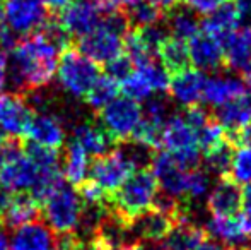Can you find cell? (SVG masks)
<instances>
[{
	"label": "cell",
	"mask_w": 251,
	"mask_h": 250,
	"mask_svg": "<svg viewBox=\"0 0 251 250\" xmlns=\"http://www.w3.org/2000/svg\"><path fill=\"white\" fill-rule=\"evenodd\" d=\"M224 2H227V0H185L186 7H190L197 14H203V16L210 14Z\"/></svg>",
	"instance_id": "cell-40"
},
{
	"label": "cell",
	"mask_w": 251,
	"mask_h": 250,
	"mask_svg": "<svg viewBox=\"0 0 251 250\" xmlns=\"http://www.w3.org/2000/svg\"><path fill=\"white\" fill-rule=\"evenodd\" d=\"M0 24H3V3L0 2Z\"/></svg>",
	"instance_id": "cell-53"
},
{
	"label": "cell",
	"mask_w": 251,
	"mask_h": 250,
	"mask_svg": "<svg viewBox=\"0 0 251 250\" xmlns=\"http://www.w3.org/2000/svg\"><path fill=\"white\" fill-rule=\"evenodd\" d=\"M205 238V230L190 218H179L175 221L166 238L161 242L164 250H193Z\"/></svg>",
	"instance_id": "cell-25"
},
{
	"label": "cell",
	"mask_w": 251,
	"mask_h": 250,
	"mask_svg": "<svg viewBox=\"0 0 251 250\" xmlns=\"http://www.w3.org/2000/svg\"><path fill=\"white\" fill-rule=\"evenodd\" d=\"M142 115V108L137 101L126 96H116L100 110V125L113 140L123 142L132 139Z\"/></svg>",
	"instance_id": "cell-6"
},
{
	"label": "cell",
	"mask_w": 251,
	"mask_h": 250,
	"mask_svg": "<svg viewBox=\"0 0 251 250\" xmlns=\"http://www.w3.org/2000/svg\"><path fill=\"white\" fill-rule=\"evenodd\" d=\"M226 54V63L234 72L251 77V28H241L234 31L222 43Z\"/></svg>",
	"instance_id": "cell-20"
},
{
	"label": "cell",
	"mask_w": 251,
	"mask_h": 250,
	"mask_svg": "<svg viewBox=\"0 0 251 250\" xmlns=\"http://www.w3.org/2000/svg\"><path fill=\"white\" fill-rule=\"evenodd\" d=\"M161 146L166 147L169 153H178L190 147H199L193 129L183 115H171L162 127Z\"/></svg>",
	"instance_id": "cell-24"
},
{
	"label": "cell",
	"mask_w": 251,
	"mask_h": 250,
	"mask_svg": "<svg viewBox=\"0 0 251 250\" xmlns=\"http://www.w3.org/2000/svg\"><path fill=\"white\" fill-rule=\"evenodd\" d=\"M234 149L236 147L224 137V140L215 144L210 149L203 151V163H205V167H207V170H210L212 173L219 175V177L229 175Z\"/></svg>",
	"instance_id": "cell-30"
},
{
	"label": "cell",
	"mask_w": 251,
	"mask_h": 250,
	"mask_svg": "<svg viewBox=\"0 0 251 250\" xmlns=\"http://www.w3.org/2000/svg\"><path fill=\"white\" fill-rule=\"evenodd\" d=\"M246 91H248V94H250V100H251V77H250V83H248V86H246Z\"/></svg>",
	"instance_id": "cell-54"
},
{
	"label": "cell",
	"mask_w": 251,
	"mask_h": 250,
	"mask_svg": "<svg viewBox=\"0 0 251 250\" xmlns=\"http://www.w3.org/2000/svg\"><path fill=\"white\" fill-rule=\"evenodd\" d=\"M207 83L205 74L199 69H185L173 74L169 81V93L176 103L190 108L195 107L203 98V87Z\"/></svg>",
	"instance_id": "cell-16"
},
{
	"label": "cell",
	"mask_w": 251,
	"mask_h": 250,
	"mask_svg": "<svg viewBox=\"0 0 251 250\" xmlns=\"http://www.w3.org/2000/svg\"><path fill=\"white\" fill-rule=\"evenodd\" d=\"M26 137L29 144L47 149L58 151L65 144L67 132L62 118L50 111H38L33 113L29 127L26 130Z\"/></svg>",
	"instance_id": "cell-12"
},
{
	"label": "cell",
	"mask_w": 251,
	"mask_h": 250,
	"mask_svg": "<svg viewBox=\"0 0 251 250\" xmlns=\"http://www.w3.org/2000/svg\"><path fill=\"white\" fill-rule=\"evenodd\" d=\"M116 149L123 154L128 165L132 167L133 171L137 170H149L152 161L155 156V149H152L151 146L139 140H123L122 146H118Z\"/></svg>",
	"instance_id": "cell-31"
},
{
	"label": "cell",
	"mask_w": 251,
	"mask_h": 250,
	"mask_svg": "<svg viewBox=\"0 0 251 250\" xmlns=\"http://www.w3.org/2000/svg\"><path fill=\"white\" fill-rule=\"evenodd\" d=\"M226 250H245V249H234V247H229V249H226Z\"/></svg>",
	"instance_id": "cell-56"
},
{
	"label": "cell",
	"mask_w": 251,
	"mask_h": 250,
	"mask_svg": "<svg viewBox=\"0 0 251 250\" xmlns=\"http://www.w3.org/2000/svg\"><path fill=\"white\" fill-rule=\"evenodd\" d=\"M151 171L155 177L159 185V190L168 195H173L176 199H185L186 190V175L188 171L176 161L173 153L162 151L154 156V161L151 165Z\"/></svg>",
	"instance_id": "cell-11"
},
{
	"label": "cell",
	"mask_w": 251,
	"mask_h": 250,
	"mask_svg": "<svg viewBox=\"0 0 251 250\" xmlns=\"http://www.w3.org/2000/svg\"><path fill=\"white\" fill-rule=\"evenodd\" d=\"M147 2L154 3V5L159 7L162 12H166V10H169L171 7L176 5V3H178V0H147Z\"/></svg>",
	"instance_id": "cell-46"
},
{
	"label": "cell",
	"mask_w": 251,
	"mask_h": 250,
	"mask_svg": "<svg viewBox=\"0 0 251 250\" xmlns=\"http://www.w3.org/2000/svg\"><path fill=\"white\" fill-rule=\"evenodd\" d=\"M91 161L89 154L79 147L75 142H70L67 147L65 158L62 161V175L70 185H82L89 177Z\"/></svg>",
	"instance_id": "cell-27"
},
{
	"label": "cell",
	"mask_w": 251,
	"mask_h": 250,
	"mask_svg": "<svg viewBox=\"0 0 251 250\" xmlns=\"http://www.w3.org/2000/svg\"><path fill=\"white\" fill-rule=\"evenodd\" d=\"M67 33L60 24H47L41 31L24 36L10 50L12 84L19 89H40L55 79Z\"/></svg>",
	"instance_id": "cell-1"
},
{
	"label": "cell",
	"mask_w": 251,
	"mask_h": 250,
	"mask_svg": "<svg viewBox=\"0 0 251 250\" xmlns=\"http://www.w3.org/2000/svg\"><path fill=\"white\" fill-rule=\"evenodd\" d=\"M205 233L210 235V238L234 249H243L248 242L243 216H210L205 221Z\"/></svg>",
	"instance_id": "cell-18"
},
{
	"label": "cell",
	"mask_w": 251,
	"mask_h": 250,
	"mask_svg": "<svg viewBox=\"0 0 251 250\" xmlns=\"http://www.w3.org/2000/svg\"><path fill=\"white\" fill-rule=\"evenodd\" d=\"M232 3L238 10L241 23H251V0H234Z\"/></svg>",
	"instance_id": "cell-43"
},
{
	"label": "cell",
	"mask_w": 251,
	"mask_h": 250,
	"mask_svg": "<svg viewBox=\"0 0 251 250\" xmlns=\"http://www.w3.org/2000/svg\"><path fill=\"white\" fill-rule=\"evenodd\" d=\"M246 94V84L241 79L232 76H214L207 79L203 87V98L207 105L219 108L229 101L241 98Z\"/></svg>",
	"instance_id": "cell-21"
},
{
	"label": "cell",
	"mask_w": 251,
	"mask_h": 250,
	"mask_svg": "<svg viewBox=\"0 0 251 250\" xmlns=\"http://www.w3.org/2000/svg\"><path fill=\"white\" fill-rule=\"evenodd\" d=\"M102 245V244H101ZM101 250H144L142 245L133 242V244H125V245H116V247H102Z\"/></svg>",
	"instance_id": "cell-47"
},
{
	"label": "cell",
	"mask_w": 251,
	"mask_h": 250,
	"mask_svg": "<svg viewBox=\"0 0 251 250\" xmlns=\"http://www.w3.org/2000/svg\"><path fill=\"white\" fill-rule=\"evenodd\" d=\"M130 26L128 16L122 9L106 14L96 29L79 40V52L98 65H106L122 55Z\"/></svg>",
	"instance_id": "cell-2"
},
{
	"label": "cell",
	"mask_w": 251,
	"mask_h": 250,
	"mask_svg": "<svg viewBox=\"0 0 251 250\" xmlns=\"http://www.w3.org/2000/svg\"><path fill=\"white\" fill-rule=\"evenodd\" d=\"M126 16L132 26L135 28H146L151 24H157L162 21V12L159 7H155L154 3L147 2V0H139L137 3H133L132 7L126 9Z\"/></svg>",
	"instance_id": "cell-33"
},
{
	"label": "cell",
	"mask_w": 251,
	"mask_h": 250,
	"mask_svg": "<svg viewBox=\"0 0 251 250\" xmlns=\"http://www.w3.org/2000/svg\"><path fill=\"white\" fill-rule=\"evenodd\" d=\"M173 226H175V220L155 207L140 213L128 223L132 237L140 242H149V244L162 242Z\"/></svg>",
	"instance_id": "cell-13"
},
{
	"label": "cell",
	"mask_w": 251,
	"mask_h": 250,
	"mask_svg": "<svg viewBox=\"0 0 251 250\" xmlns=\"http://www.w3.org/2000/svg\"><path fill=\"white\" fill-rule=\"evenodd\" d=\"M100 76L101 72L98 63L82 55L79 50H67L60 57L55 77L67 94L72 98H86Z\"/></svg>",
	"instance_id": "cell-5"
},
{
	"label": "cell",
	"mask_w": 251,
	"mask_h": 250,
	"mask_svg": "<svg viewBox=\"0 0 251 250\" xmlns=\"http://www.w3.org/2000/svg\"><path fill=\"white\" fill-rule=\"evenodd\" d=\"M243 209L246 216H251V185H246L243 190Z\"/></svg>",
	"instance_id": "cell-45"
},
{
	"label": "cell",
	"mask_w": 251,
	"mask_h": 250,
	"mask_svg": "<svg viewBox=\"0 0 251 250\" xmlns=\"http://www.w3.org/2000/svg\"><path fill=\"white\" fill-rule=\"evenodd\" d=\"M243 224H245V230H246V235L248 238H251V216H243Z\"/></svg>",
	"instance_id": "cell-52"
},
{
	"label": "cell",
	"mask_w": 251,
	"mask_h": 250,
	"mask_svg": "<svg viewBox=\"0 0 251 250\" xmlns=\"http://www.w3.org/2000/svg\"><path fill=\"white\" fill-rule=\"evenodd\" d=\"M17 43V34H14L5 24H0V50H12Z\"/></svg>",
	"instance_id": "cell-41"
},
{
	"label": "cell",
	"mask_w": 251,
	"mask_h": 250,
	"mask_svg": "<svg viewBox=\"0 0 251 250\" xmlns=\"http://www.w3.org/2000/svg\"><path fill=\"white\" fill-rule=\"evenodd\" d=\"M120 93H123V96L130 98V100L137 101H147L151 98V94L154 91L151 89V86L147 84V81L140 76L137 70H133L125 81L120 83Z\"/></svg>",
	"instance_id": "cell-37"
},
{
	"label": "cell",
	"mask_w": 251,
	"mask_h": 250,
	"mask_svg": "<svg viewBox=\"0 0 251 250\" xmlns=\"http://www.w3.org/2000/svg\"><path fill=\"white\" fill-rule=\"evenodd\" d=\"M56 233L38 220L16 228L10 237V250H56Z\"/></svg>",
	"instance_id": "cell-17"
},
{
	"label": "cell",
	"mask_w": 251,
	"mask_h": 250,
	"mask_svg": "<svg viewBox=\"0 0 251 250\" xmlns=\"http://www.w3.org/2000/svg\"><path fill=\"white\" fill-rule=\"evenodd\" d=\"M157 57L161 58V63L168 74H178L181 70L188 69L190 63V52L186 41L176 40V38L169 36L168 40L162 43V47L159 48Z\"/></svg>",
	"instance_id": "cell-29"
},
{
	"label": "cell",
	"mask_w": 251,
	"mask_h": 250,
	"mask_svg": "<svg viewBox=\"0 0 251 250\" xmlns=\"http://www.w3.org/2000/svg\"><path fill=\"white\" fill-rule=\"evenodd\" d=\"M72 142H75L79 147H82L89 156L98 158L109 153L115 140L106 134V130L101 125L84 122V124H79L74 129Z\"/></svg>",
	"instance_id": "cell-26"
},
{
	"label": "cell",
	"mask_w": 251,
	"mask_h": 250,
	"mask_svg": "<svg viewBox=\"0 0 251 250\" xmlns=\"http://www.w3.org/2000/svg\"><path fill=\"white\" fill-rule=\"evenodd\" d=\"M79 195L84 202V207H101L106 204V200L111 199V195H108L101 187H98L93 180H86L80 185Z\"/></svg>",
	"instance_id": "cell-38"
},
{
	"label": "cell",
	"mask_w": 251,
	"mask_h": 250,
	"mask_svg": "<svg viewBox=\"0 0 251 250\" xmlns=\"http://www.w3.org/2000/svg\"><path fill=\"white\" fill-rule=\"evenodd\" d=\"M144 250H164L162 247H149V249H144Z\"/></svg>",
	"instance_id": "cell-55"
},
{
	"label": "cell",
	"mask_w": 251,
	"mask_h": 250,
	"mask_svg": "<svg viewBox=\"0 0 251 250\" xmlns=\"http://www.w3.org/2000/svg\"><path fill=\"white\" fill-rule=\"evenodd\" d=\"M40 2H43L45 5L48 7V9H58V10H62L63 7H65L67 3L70 2V0H40Z\"/></svg>",
	"instance_id": "cell-48"
},
{
	"label": "cell",
	"mask_w": 251,
	"mask_h": 250,
	"mask_svg": "<svg viewBox=\"0 0 251 250\" xmlns=\"http://www.w3.org/2000/svg\"><path fill=\"white\" fill-rule=\"evenodd\" d=\"M135 70L147 81V84L151 86L152 91L161 93V94L169 91V81H171V77H169L168 70H166L161 63L151 60L149 63H146V65L137 67Z\"/></svg>",
	"instance_id": "cell-36"
},
{
	"label": "cell",
	"mask_w": 251,
	"mask_h": 250,
	"mask_svg": "<svg viewBox=\"0 0 251 250\" xmlns=\"http://www.w3.org/2000/svg\"><path fill=\"white\" fill-rule=\"evenodd\" d=\"M214 118L224 129L226 139L234 137L236 134L251 125V100L246 94L241 98H236V100L219 107Z\"/></svg>",
	"instance_id": "cell-19"
},
{
	"label": "cell",
	"mask_w": 251,
	"mask_h": 250,
	"mask_svg": "<svg viewBox=\"0 0 251 250\" xmlns=\"http://www.w3.org/2000/svg\"><path fill=\"white\" fill-rule=\"evenodd\" d=\"M10 77V67H9V57L3 50H0V93L5 91V86Z\"/></svg>",
	"instance_id": "cell-42"
},
{
	"label": "cell",
	"mask_w": 251,
	"mask_h": 250,
	"mask_svg": "<svg viewBox=\"0 0 251 250\" xmlns=\"http://www.w3.org/2000/svg\"><path fill=\"white\" fill-rule=\"evenodd\" d=\"M132 173V167L118 149H111L109 153L98 156L89 170L91 180L108 195H113Z\"/></svg>",
	"instance_id": "cell-9"
},
{
	"label": "cell",
	"mask_w": 251,
	"mask_h": 250,
	"mask_svg": "<svg viewBox=\"0 0 251 250\" xmlns=\"http://www.w3.org/2000/svg\"><path fill=\"white\" fill-rule=\"evenodd\" d=\"M109 2H111L116 9H122V7H126V9H128V7H132L133 3H137L139 0H109Z\"/></svg>",
	"instance_id": "cell-50"
},
{
	"label": "cell",
	"mask_w": 251,
	"mask_h": 250,
	"mask_svg": "<svg viewBox=\"0 0 251 250\" xmlns=\"http://www.w3.org/2000/svg\"><path fill=\"white\" fill-rule=\"evenodd\" d=\"M0 250H10V238L2 226H0Z\"/></svg>",
	"instance_id": "cell-49"
},
{
	"label": "cell",
	"mask_w": 251,
	"mask_h": 250,
	"mask_svg": "<svg viewBox=\"0 0 251 250\" xmlns=\"http://www.w3.org/2000/svg\"><path fill=\"white\" fill-rule=\"evenodd\" d=\"M3 24L17 36H29L48 24V7L40 0H3Z\"/></svg>",
	"instance_id": "cell-7"
},
{
	"label": "cell",
	"mask_w": 251,
	"mask_h": 250,
	"mask_svg": "<svg viewBox=\"0 0 251 250\" xmlns=\"http://www.w3.org/2000/svg\"><path fill=\"white\" fill-rule=\"evenodd\" d=\"M2 218L5 220L7 226L14 228V230L31 223V221H36L38 218L36 199L31 195H26V194H17L16 197L9 199Z\"/></svg>",
	"instance_id": "cell-28"
},
{
	"label": "cell",
	"mask_w": 251,
	"mask_h": 250,
	"mask_svg": "<svg viewBox=\"0 0 251 250\" xmlns=\"http://www.w3.org/2000/svg\"><path fill=\"white\" fill-rule=\"evenodd\" d=\"M7 202H9V197H7V192H3L0 189V216H3V211L7 207Z\"/></svg>",
	"instance_id": "cell-51"
},
{
	"label": "cell",
	"mask_w": 251,
	"mask_h": 250,
	"mask_svg": "<svg viewBox=\"0 0 251 250\" xmlns=\"http://www.w3.org/2000/svg\"><path fill=\"white\" fill-rule=\"evenodd\" d=\"M190 63L201 72H215L226 63L224 47L207 33H199L188 41Z\"/></svg>",
	"instance_id": "cell-14"
},
{
	"label": "cell",
	"mask_w": 251,
	"mask_h": 250,
	"mask_svg": "<svg viewBox=\"0 0 251 250\" xmlns=\"http://www.w3.org/2000/svg\"><path fill=\"white\" fill-rule=\"evenodd\" d=\"M239 24H241V19H239L234 3L224 2L205 16V19L201 21V29H203V33L210 34L215 40L224 43L234 31L239 29Z\"/></svg>",
	"instance_id": "cell-22"
},
{
	"label": "cell",
	"mask_w": 251,
	"mask_h": 250,
	"mask_svg": "<svg viewBox=\"0 0 251 250\" xmlns=\"http://www.w3.org/2000/svg\"><path fill=\"white\" fill-rule=\"evenodd\" d=\"M135 70V65H133V62L130 60L126 55H120V57H116L115 60H111L109 63H106V76H109L111 79H115L116 83H122V81H125L126 77L130 76V74Z\"/></svg>",
	"instance_id": "cell-39"
},
{
	"label": "cell",
	"mask_w": 251,
	"mask_h": 250,
	"mask_svg": "<svg viewBox=\"0 0 251 250\" xmlns=\"http://www.w3.org/2000/svg\"><path fill=\"white\" fill-rule=\"evenodd\" d=\"M193 250H224V249H222V245L219 244L217 240H214V238H203Z\"/></svg>",
	"instance_id": "cell-44"
},
{
	"label": "cell",
	"mask_w": 251,
	"mask_h": 250,
	"mask_svg": "<svg viewBox=\"0 0 251 250\" xmlns=\"http://www.w3.org/2000/svg\"><path fill=\"white\" fill-rule=\"evenodd\" d=\"M33 110L21 94L0 93V136L3 139H17L26 136Z\"/></svg>",
	"instance_id": "cell-10"
},
{
	"label": "cell",
	"mask_w": 251,
	"mask_h": 250,
	"mask_svg": "<svg viewBox=\"0 0 251 250\" xmlns=\"http://www.w3.org/2000/svg\"><path fill=\"white\" fill-rule=\"evenodd\" d=\"M229 177L238 185H251V144L234 149Z\"/></svg>",
	"instance_id": "cell-34"
},
{
	"label": "cell",
	"mask_w": 251,
	"mask_h": 250,
	"mask_svg": "<svg viewBox=\"0 0 251 250\" xmlns=\"http://www.w3.org/2000/svg\"><path fill=\"white\" fill-rule=\"evenodd\" d=\"M162 21H166V29L169 36L181 41H190L195 34L200 33L201 21L197 17V12H193L190 7L178 5L166 10Z\"/></svg>",
	"instance_id": "cell-23"
},
{
	"label": "cell",
	"mask_w": 251,
	"mask_h": 250,
	"mask_svg": "<svg viewBox=\"0 0 251 250\" xmlns=\"http://www.w3.org/2000/svg\"><path fill=\"white\" fill-rule=\"evenodd\" d=\"M102 17L104 16L94 0H72L60 10L58 24L67 36L80 40L100 26Z\"/></svg>",
	"instance_id": "cell-8"
},
{
	"label": "cell",
	"mask_w": 251,
	"mask_h": 250,
	"mask_svg": "<svg viewBox=\"0 0 251 250\" xmlns=\"http://www.w3.org/2000/svg\"><path fill=\"white\" fill-rule=\"evenodd\" d=\"M120 93V84L109 76H100L93 87H91L89 94L86 96L87 103L93 110H102L109 101H113Z\"/></svg>",
	"instance_id": "cell-32"
},
{
	"label": "cell",
	"mask_w": 251,
	"mask_h": 250,
	"mask_svg": "<svg viewBox=\"0 0 251 250\" xmlns=\"http://www.w3.org/2000/svg\"><path fill=\"white\" fill-rule=\"evenodd\" d=\"M210 189V175L203 168L190 170L186 175V190H185V202H199L205 195H208Z\"/></svg>",
	"instance_id": "cell-35"
},
{
	"label": "cell",
	"mask_w": 251,
	"mask_h": 250,
	"mask_svg": "<svg viewBox=\"0 0 251 250\" xmlns=\"http://www.w3.org/2000/svg\"><path fill=\"white\" fill-rule=\"evenodd\" d=\"M0 2H2V0H0Z\"/></svg>",
	"instance_id": "cell-57"
},
{
	"label": "cell",
	"mask_w": 251,
	"mask_h": 250,
	"mask_svg": "<svg viewBox=\"0 0 251 250\" xmlns=\"http://www.w3.org/2000/svg\"><path fill=\"white\" fill-rule=\"evenodd\" d=\"M84 202L74 187L60 184L43 199L45 223L56 235H72L82 224Z\"/></svg>",
	"instance_id": "cell-3"
},
{
	"label": "cell",
	"mask_w": 251,
	"mask_h": 250,
	"mask_svg": "<svg viewBox=\"0 0 251 250\" xmlns=\"http://www.w3.org/2000/svg\"><path fill=\"white\" fill-rule=\"evenodd\" d=\"M243 207V190L229 175L221 177L207 195L212 216H236Z\"/></svg>",
	"instance_id": "cell-15"
},
{
	"label": "cell",
	"mask_w": 251,
	"mask_h": 250,
	"mask_svg": "<svg viewBox=\"0 0 251 250\" xmlns=\"http://www.w3.org/2000/svg\"><path fill=\"white\" fill-rule=\"evenodd\" d=\"M159 194V185L151 170H137L113 194V211L126 221L151 209Z\"/></svg>",
	"instance_id": "cell-4"
}]
</instances>
